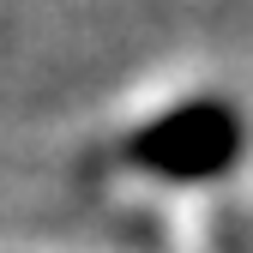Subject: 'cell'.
Returning a JSON list of instances; mask_svg holds the SVG:
<instances>
[{"label": "cell", "instance_id": "1", "mask_svg": "<svg viewBox=\"0 0 253 253\" xmlns=\"http://www.w3.org/2000/svg\"><path fill=\"white\" fill-rule=\"evenodd\" d=\"M241 145H247L241 115L217 97H199V103L169 109L163 121L139 126L126 139V163L145 175H169V181H205V175H223L241 157Z\"/></svg>", "mask_w": 253, "mask_h": 253}]
</instances>
